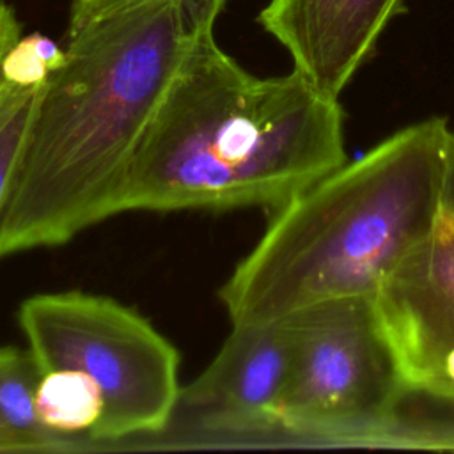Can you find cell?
Listing matches in <instances>:
<instances>
[{"label":"cell","instance_id":"6da1fadb","mask_svg":"<svg viewBox=\"0 0 454 454\" xmlns=\"http://www.w3.org/2000/svg\"><path fill=\"white\" fill-rule=\"evenodd\" d=\"M227 0H73L0 211V259L57 247L115 215V199L192 41Z\"/></svg>","mask_w":454,"mask_h":454},{"label":"cell","instance_id":"7a4b0ae2","mask_svg":"<svg viewBox=\"0 0 454 454\" xmlns=\"http://www.w3.org/2000/svg\"><path fill=\"white\" fill-rule=\"evenodd\" d=\"M342 108L303 76L261 78L204 28L188 46L122 177L124 211L268 215L348 160Z\"/></svg>","mask_w":454,"mask_h":454},{"label":"cell","instance_id":"3957f363","mask_svg":"<svg viewBox=\"0 0 454 454\" xmlns=\"http://www.w3.org/2000/svg\"><path fill=\"white\" fill-rule=\"evenodd\" d=\"M450 131L443 117L401 128L271 213L220 289L231 323L372 296L442 213Z\"/></svg>","mask_w":454,"mask_h":454},{"label":"cell","instance_id":"277c9868","mask_svg":"<svg viewBox=\"0 0 454 454\" xmlns=\"http://www.w3.org/2000/svg\"><path fill=\"white\" fill-rule=\"evenodd\" d=\"M18 325L39 372L74 369L101 392L103 417L94 449L160 434L179 397V353L144 316L121 301L85 291L27 298Z\"/></svg>","mask_w":454,"mask_h":454},{"label":"cell","instance_id":"5b68a950","mask_svg":"<svg viewBox=\"0 0 454 454\" xmlns=\"http://www.w3.org/2000/svg\"><path fill=\"white\" fill-rule=\"evenodd\" d=\"M293 362L278 431L316 443L383 445L408 394L372 296L284 316Z\"/></svg>","mask_w":454,"mask_h":454},{"label":"cell","instance_id":"8992f818","mask_svg":"<svg viewBox=\"0 0 454 454\" xmlns=\"http://www.w3.org/2000/svg\"><path fill=\"white\" fill-rule=\"evenodd\" d=\"M293 362L286 317L232 325L209 365L181 387L168 426L128 442L122 450L193 447L211 436H252L278 431L280 406Z\"/></svg>","mask_w":454,"mask_h":454},{"label":"cell","instance_id":"52a82bcc","mask_svg":"<svg viewBox=\"0 0 454 454\" xmlns=\"http://www.w3.org/2000/svg\"><path fill=\"white\" fill-rule=\"evenodd\" d=\"M372 300L408 394L454 406V216L443 206Z\"/></svg>","mask_w":454,"mask_h":454},{"label":"cell","instance_id":"ba28073f","mask_svg":"<svg viewBox=\"0 0 454 454\" xmlns=\"http://www.w3.org/2000/svg\"><path fill=\"white\" fill-rule=\"evenodd\" d=\"M404 0H270L257 21L291 55L293 71L339 99Z\"/></svg>","mask_w":454,"mask_h":454},{"label":"cell","instance_id":"9c48e42d","mask_svg":"<svg viewBox=\"0 0 454 454\" xmlns=\"http://www.w3.org/2000/svg\"><path fill=\"white\" fill-rule=\"evenodd\" d=\"M39 426L71 447V452H92L103 417V397L96 383L74 369L39 372L34 390Z\"/></svg>","mask_w":454,"mask_h":454},{"label":"cell","instance_id":"30bf717a","mask_svg":"<svg viewBox=\"0 0 454 454\" xmlns=\"http://www.w3.org/2000/svg\"><path fill=\"white\" fill-rule=\"evenodd\" d=\"M39 380L28 349L0 348V452H67L60 438L46 433L35 417L34 390Z\"/></svg>","mask_w":454,"mask_h":454},{"label":"cell","instance_id":"8fae6325","mask_svg":"<svg viewBox=\"0 0 454 454\" xmlns=\"http://www.w3.org/2000/svg\"><path fill=\"white\" fill-rule=\"evenodd\" d=\"M44 85L18 87L5 80L0 92V211L20 163Z\"/></svg>","mask_w":454,"mask_h":454},{"label":"cell","instance_id":"7c38bea8","mask_svg":"<svg viewBox=\"0 0 454 454\" xmlns=\"http://www.w3.org/2000/svg\"><path fill=\"white\" fill-rule=\"evenodd\" d=\"M66 53L43 34L21 35L4 60V78L18 87H43L64 64Z\"/></svg>","mask_w":454,"mask_h":454},{"label":"cell","instance_id":"4fadbf2b","mask_svg":"<svg viewBox=\"0 0 454 454\" xmlns=\"http://www.w3.org/2000/svg\"><path fill=\"white\" fill-rule=\"evenodd\" d=\"M21 35H23V27L16 16L14 7L9 5L5 0H0V92L5 83V78H4L5 55L18 43Z\"/></svg>","mask_w":454,"mask_h":454},{"label":"cell","instance_id":"5bb4252c","mask_svg":"<svg viewBox=\"0 0 454 454\" xmlns=\"http://www.w3.org/2000/svg\"><path fill=\"white\" fill-rule=\"evenodd\" d=\"M442 206L445 211H449L454 216V131H450L449 145H447V163H445Z\"/></svg>","mask_w":454,"mask_h":454}]
</instances>
